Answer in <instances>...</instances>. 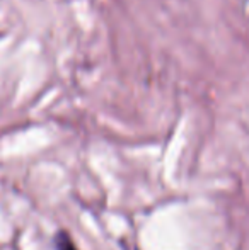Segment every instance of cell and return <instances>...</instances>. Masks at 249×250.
<instances>
[{
  "mask_svg": "<svg viewBox=\"0 0 249 250\" xmlns=\"http://www.w3.org/2000/svg\"><path fill=\"white\" fill-rule=\"evenodd\" d=\"M53 245H55V250H79L73 242L72 235L65 230H60L53 238Z\"/></svg>",
  "mask_w": 249,
  "mask_h": 250,
  "instance_id": "1",
  "label": "cell"
}]
</instances>
